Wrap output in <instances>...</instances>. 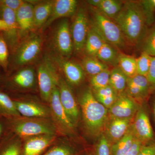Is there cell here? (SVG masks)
I'll use <instances>...</instances> for the list:
<instances>
[{"mask_svg":"<svg viewBox=\"0 0 155 155\" xmlns=\"http://www.w3.org/2000/svg\"><path fill=\"white\" fill-rule=\"evenodd\" d=\"M126 41L139 45L148 27L146 16L140 2L127 1L114 19Z\"/></svg>","mask_w":155,"mask_h":155,"instance_id":"6da1fadb","label":"cell"},{"mask_svg":"<svg viewBox=\"0 0 155 155\" xmlns=\"http://www.w3.org/2000/svg\"><path fill=\"white\" fill-rule=\"evenodd\" d=\"M79 104L87 132L94 137L101 135L109 116L108 109L97 101L91 88L87 89L81 94Z\"/></svg>","mask_w":155,"mask_h":155,"instance_id":"7a4b0ae2","label":"cell"},{"mask_svg":"<svg viewBox=\"0 0 155 155\" xmlns=\"http://www.w3.org/2000/svg\"><path fill=\"white\" fill-rule=\"evenodd\" d=\"M8 119L9 129L18 137H28L43 134L55 135L57 128L48 118L20 116Z\"/></svg>","mask_w":155,"mask_h":155,"instance_id":"3957f363","label":"cell"},{"mask_svg":"<svg viewBox=\"0 0 155 155\" xmlns=\"http://www.w3.org/2000/svg\"><path fill=\"white\" fill-rule=\"evenodd\" d=\"M42 44L41 33L33 32L23 38L14 53L10 55L8 71L9 69L13 71L35 60L40 53Z\"/></svg>","mask_w":155,"mask_h":155,"instance_id":"277c9868","label":"cell"},{"mask_svg":"<svg viewBox=\"0 0 155 155\" xmlns=\"http://www.w3.org/2000/svg\"><path fill=\"white\" fill-rule=\"evenodd\" d=\"M92 19L90 22L103 37L106 42L119 49L124 48L126 41L118 25L95 8L91 7Z\"/></svg>","mask_w":155,"mask_h":155,"instance_id":"5b68a950","label":"cell"},{"mask_svg":"<svg viewBox=\"0 0 155 155\" xmlns=\"http://www.w3.org/2000/svg\"><path fill=\"white\" fill-rule=\"evenodd\" d=\"M38 81L42 99L49 102L53 91L58 86L61 76L57 66L49 56L40 64L37 71Z\"/></svg>","mask_w":155,"mask_h":155,"instance_id":"8992f818","label":"cell"},{"mask_svg":"<svg viewBox=\"0 0 155 155\" xmlns=\"http://www.w3.org/2000/svg\"><path fill=\"white\" fill-rule=\"evenodd\" d=\"M51 45L56 54L65 58L72 55L74 51L71 27L69 20L65 18L57 23L53 30Z\"/></svg>","mask_w":155,"mask_h":155,"instance_id":"52a82bcc","label":"cell"},{"mask_svg":"<svg viewBox=\"0 0 155 155\" xmlns=\"http://www.w3.org/2000/svg\"><path fill=\"white\" fill-rule=\"evenodd\" d=\"M36 83L35 71L33 68H22L1 77L0 87L4 90L33 88Z\"/></svg>","mask_w":155,"mask_h":155,"instance_id":"ba28073f","label":"cell"},{"mask_svg":"<svg viewBox=\"0 0 155 155\" xmlns=\"http://www.w3.org/2000/svg\"><path fill=\"white\" fill-rule=\"evenodd\" d=\"M89 25L90 21L86 9L83 8L77 9L71 27L75 52L80 53L84 51Z\"/></svg>","mask_w":155,"mask_h":155,"instance_id":"9c48e42d","label":"cell"},{"mask_svg":"<svg viewBox=\"0 0 155 155\" xmlns=\"http://www.w3.org/2000/svg\"><path fill=\"white\" fill-rule=\"evenodd\" d=\"M49 103L51 116L57 130L62 133H72L75 126L67 116L60 101L58 86L53 91Z\"/></svg>","mask_w":155,"mask_h":155,"instance_id":"30bf717a","label":"cell"},{"mask_svg":"<svg viewBox=\"0 0 155 155\" xmlns=\"http://www.w3.org/2000/svg\"><path fill=\"white\" fill-rule=\"evenodd\" d=\"M0 19L4 20L8 25L7 30L1 33L8 45L11 55L21 41L19 28L16 20V12L2 5Z\"/></svg>","mask_w":155,"mask_h":155,"instance_id":"8fae6325","label":"cell"},{"mask_svg":"<svg viewBox=\"0 0 155 155\" xmlns=\"http://www.w3.org/2000/svg\"><path fill=\"white\" fill-rule=\"evenodd\" d=\"M140 107L137 101L124 91L118 94L115 103L108 110V114L115 118L133 119Z\"/></svg>","mask_w":155,"mask_h":155,"instance_id":"7c38bea8","label":"cell"},{"mask_svg":"<svg viewBox=\"0 0 155 155\" xmlns=\"http://www.w3.org/2000/svg\"><path fill=\"white\" fill-rule=\"evenodd\" d=\"M57 67L62 70L68 83L73 85L80 84L84 77L85 72L80 64L68 61L58 55L49 56Z\"/></svg>","mask_w":155,"mask_h":155,"instance_id":"4fadbf2b","label":"cell"},{"mask_svg":"<svg viewBox=\"0 0 155 155\" xmlns=\"http://www.w3.org/2000/svg\"><path fill=\"white\" fill-rule=\"evenodd\" d=\"M60 101L67 116L74 126L79 118V110L69 84L61 77L58 85Z\"/></svg>","mask_w":155,"mask_h":155,"instance_id":"5bb4252c","label":"cell"},{"mask_svg":"<svg viewBox=\"0 0 155 155\" xmlns=\"http://www.w3.org/2000/svg\"><path fill=\"white\" fill-rule=\"evenodd\" d=\"M131 128L135 138L144 145L152 142L153 128L146 111L140 107L134 118Z\"/></svg>","mask_w":155,"mask_h":155,"instance_id":"9a60e30c","label":"cell"},{"mask_svg":"<svg viewBox=\"0 0 155 155\" xmlns=\"http://www.w3.org/2000/svg\"><path fill=\"white\" fill-rule=\"evenodd\" d=\"M133 119H120L108 116L104 134L111 145L116 143L127 133Z\"/></svg>","mask_w":155,"mask_h":155,"instance_id":"2e32d148","label":"cell"},{"mask_svg":"<svg viewBox=\"0 0 155 155\" xmlns=\"http://www.w3.org/2000/svg\"><path fill=\"white\" fill-rule=\"evenodd\" d=\"M78 2L76 0L54 1L51 15L43 28L50 26L54 21L61 18H66L75 15Z\"/></svg>","mask_w":155,"mask_h":155,"instance_id":"e0dca14e","label":"cell"},{"mask_svg":"<svg viewBox=\"0 0 155 155\" xmlns=\"http://www.w3.org/2000/svg\"><path fill=\"white\" fill-rule=\"evenodd\" d=\"M34 5L25 1L16 12L20 39L27 36L34 28Z\"/></svg>","mask_w":155,"mask_h":155,"instance_id":"ac0fdd59","label":"cell"},{"mask_svg":"<svg viewBox=\"0 0 155 155\" xmlns=\"http://www.w3.org/2000/svg\"><path fill=\"white\" fill-rule=\"evenodd\" d=\"M14 104L20 116L28 118H48L51 116L50 108L31 101L14 99Z\"/></svg>","mask_w":155,"mask_h":155,"instance_id":"d6986e66","label":"cell"},{"mask_svg":"<svg viewBox=\"0 0 155 155\" xmlns=\"http://www.w3.org/2000/svg\"><path fill=\"white\" fill-rule=\"evenodd\" d=\"M55 135L43 134L31 137L25 141L23 155H39L54 141Z\"/></svg>","mask_w":155,"mask_h":155,"instance_id":"ffe728a7","label":"cell"},{"mask_svg":"<svg viewBox=\"0 0 155 155\" xmlns=\"http://www.w3.org/2000/svg\"><path fill=\"white\" fill-rule=\"evenodd\" d=\"M54 1L38 2L34 5V28L43 27L49 18Z\"/></svg>","mask_w":155,"mask_h":155,"instance_id":"44dd1931","label":"cell"},{"mask_svg":"<svg viewBox=\"0 0 155 155\" xmlns=\"http://www.w3.org/2000/svg\"><path fill=\"white\" fill-rule=\"evenodd\" d=\"M106 42L102 36L90 23L84 51L86 56L96 57L103 45Z\"/></svg>","mask_w":155,"mask_h":155,"instance_id":"7402d4cb","label":"cell"},{"mask_svg":"<svg viewBox=\"0 0 155 155\" xmlns=\"http://www.w3.org/2000/svg\"><path fill=\"white\" fill-rule=\"evenodd\" d=\"M20 116L13 98L0 87V117L10 119Z\"/></svg>","mask_w":155,"mask_h":155,"instance_id":"603a6c76","label":"cell"},{"mask_svg":"<svg viewBox=\"0 0 155 155\" xmlns=\"http://www.w3.org/2000/svg\"><path fill=\"white\" fill-rule=\"evenodd\" d=\"M21 144L18 137L9 131L0 143V155H20Z\"/></svg>","mask_w":155,"mask_h":155,"instance_id":"cb8c5ba5","label":"cell"},{"mask_svg":"<svg viewBox=\"0 0 155 155\" xmlns=\"http://www.w3.org/2000/svg\"><path fill=\"white\" fill-rule=\"evenodd\" d=\"M138 45L141 53L155 57V22L148 27Z\"/></svg>","mask_w":155,"mask_h":155,"instance_id":"d4e9b609","label":"cell"},{"mask_svg":"<svg viewBox=\"0 0 155 155\" xmlns=\"http://www.w3.org/2000/svg\"><path fill=\"white\" fill-rule=\"evenodd\" d=\"M130 127L127 133L118 142L112 145V155H125L131 148L136 140Z\"/></svg>","mask_w":155,"mask_h":155,"instance_id":"484cf974","label":"cell"},{"mask_svg":"<svg viewBox=\"0 0 155 155\" xmlns=\"http://www.w3.org/2000/svg\"><path fill=\"white\" fill-rule=\"evenodd\" d=\"M128 77L118 67L110 70L109 85L119 94L125 91Z\"/></svg>","mask_w":155,"mask_h":155,"instance_id":"4316f807","label":"cell"},{"mask_svg":"<svg viewBox=\"0 0 155 155\" xmlns=\"http://www.w3.org/2000/svg\"><path fill=\"white\" fill-rule=\"evenodd\" d=\"M119 54L113 46L106 42L97 54L96 58L107 65L116 66L118 65Z\"/></svg>","mask_w":155,"mask_h":155,"instance_id":"83f0119b","label":"cell"},{"mask_svg":"<svg viewBox=\"0 0 155 155\" xmlns=\"http://www.w3.org/2000/svg\"><path fill=\"white\" fill-rule=\"evenodd\" d=\"M81 65L84 72L91 77L109 69L107 65L100 61L96 57L86 56L82 60Z\"/></svg>","mask_w":155,"mask_h":155,"instance_id":"f1b7e54d","label":"cell"},{"mask_svg":"<svg viewBox=\"0 0 155 155\" xmlns=\"http://www.w3.org/2000/svg\"><path fill=\"white\" fill-rule=\"evenodd\" d=\"M123 4L122 1L117 0H101L96 8L108 18L114 19L121 11Z\"/></svg>","mask_w":155,"mask_h":155,"instance_id":"f546056e","label":"cell"},{"mask_svg":"<svg viewBox=\"0 0 155 155\" xmlns=\"http://www.w3.org/2000/svg\"><path fill=\"white\" fill-rule=\"evenodd\" d=\"M118 67L128 78L133 77L137 74L136 58L131 56L119 54Z\"/></svg>","mask_w":155,"mask_h":155,"instance_id":"4dcf8cb0","label":"cell"},{"mask_svg":"<svg viewBox=\"0 0 155 155\" xmlns=\"http://www.w3.org/2000/svg\"><path fill=\"white\" fill-rule=\"evenodd\" d=\"M110 70L109 69L91 76L90 83L93 91L97 90L109 85Z\"/></svg>","mask_w":155,"mask_h":155,"instance_id":"1f68e13d","label":"cell"},{"mask_svg":"<svg viewBox=\"0 0 155 155\" xmlns=\"http://www.w3.org/2000/svg\"><path fill=\"white\" fill-rule=\"evenodd\" d=\"M10 58L8 47L2 33H0V67L6 72L8 69Z\"/></svg>","mask_w":155,"mask_h":155,"instance_id":"d6a6232c","label":"cell"},{"mask_svg":"<svg viewBox=\"0 0 155 155\" xmlns=\"http://www.w3.org/2000/svg\"><path fill=\"white\" fill-rule=\"evenodd\" d=\"M152 57L145 53H141L136 61L137 74L146 77L150 66Z\"/></svg>","mask_w":155,"mask_h":155,"instance_id":"836d02e7","label":"cell"},{"mask_svg":"<svg viewBox=\"0 0 155 155\" xmlns=\"http://www.w3.org/2000/svg\"><path fill=\"white\" fill-rule=\"evenodd\" d=\"M112 145L104 134L100 136L96 146L94 155H112Z\"/></svg>","mask_w":155,"mask_h":155,"instance_id":"e575fe53","label":"cell"},{"mask_svg":"<svg viewBox=\"0 0 155 155\" xmlns=\"http://www.w3.org/2000/svg\"><path fill=\"white\" fill-rule=\"evenodd\" d=\"M146 16L148 25L149 26L154 22L155 0H145L140 2Z\"/></svg>","mask_w":155,"mask_h":155,"instance_id":"d590c367","label":"cell"},{"mask_svg":"<svg viewBox=\"0 0 155 155\" xmlns=\"http://www.w3.org/2000/svg\"><path fill=\"white\" fill-rule=\"evenodd\" d=\"M125 91V92L129 96L133 98L137 101V100L142 99L148 94L141 89L129 81L128 79Z\"/></svg>","mask_w":155,"mask_h":155,"instance_id":"8d00e7d4","label":"cell"},{"mask_svg":"<svg viewBox=\"0 0 155 155\" xmlns=\"http://www.w3.org/2000/svg\"><path fill=\"white\" fill-rule=\"evenodd\" d=\"M128 80L147 94L150 90L149 83L146 76L137 74L133 77L128 78Z\"/></svg>","mask_w":155,"mask_h":155,"instance_id":"74e56055","label":"cell"},{"mask_svg":"<svg viewBox=\"0 0 155 155\" xmlns=\"http://www.w3.org/2000/svg\"><path fill=\"white\" fill-rule=\"evenodd\" d=\"M43 155H74V151L69 147L61 145L54 147Z\"/></svg>","mask_w":155,"mask_h":155,"instance_id":"f35d334b","label":"cell"},{"mask_svg":"<svg viewBox=\"0 0 155 155\" xmlns=\"http://www.w3.org/2000/svg\"><path fill=\"white\" fill-rule=\"evenodd\" d=\"M94 95L95 98L102 97L112 96L118 95V94L110 85L97 90L93 91Z\"/></svg>","mask_w":155,"mask_h":155,"instance_id":"ab89813d","label":"cell"},{"mask_svg":"<svg viewBox=\"0 0 155 155\" xmlns=\"http://www.w3.org/2000/svg\"><path fill=\"white\" fill-rule=\"evenodd\" d=\"M146 77L150 90L155 89V57H152L150 66Z\"/></svg>","mask_w":155,"mask_h":155,"instance_id":"60d3db41","label":"cell"},{"mask_svg":"<svg viewBox=\"0 0 155 155\" xmlns=\"http://www.w3.org/2000/svg\"><path fill=\"white\" fill-rule=\"evenodd\" d=\"M2 5L16 12L25 1L22 0H1Z\"/></svg>","mask_w":155,"mask_h":155,"instance_id":"b9f144b4","label":"cell"},{"mask_svg":"<svg viewBox=\"0 0 155 155\" xmlns=\"http://www.w3.org/2000/svg\"><path fill=\"white\" fill-rule=\"evenodd\" d=\"M118 95L102 97H99L96 99L99 102L101 103L104 107L109 110L115 103Z\"/></svg>","mask_w":155,"mask_h":155,"instance_id":"7bdbcfd3","label":"cell"},{"mask_svg":"<svg viewBox=\"0 0 155 155\" xmlns=\"http://www.w3.org/2000/svg\"><path fill=\"white\" fill-rule=\"evenodd\" d=\"M137 155H155V141L144 145Z\"/></svg>","mask_w":155,"mask_h":155,"instance_id":"ee69618b","label":"cell"},{"mask_svg":"<svg viewBox=\"0 0 155 155\" xmlns=\"http://www.w3.org/2000/svg\"><path fill=\"white\" fill-rule=\"evenodd\" d=\"M144 145L141 141L136 139L131 148L125 155H137Z\"/></svg>","mask_w":155,"mask_h":155,"instance_id":"f6af8a7d","label":"cell"},{"mask_svg":"<svg viewBox=\"0 0 155 155\" xmlns=\"http://www.w3.org/2000/svg\"><path fill=\"white\" fill-rule=\"evenodd\" d=\"M7 130H9L8 119L0 117V143L3 140H1L2 138H5L4 136Z\"/></svg>","mask_w":155,"mask_h":155,"instance_id":"bcb514c9","label":"cell"},{"mask_svg":"<svg viewBox=\"0 0 155 155\" xmlns=\"http://www.w3.org/2000/svg\"><path fill=\"white\" fill-rule=\"evenodd\" d=\"M8 28V25L4 20L0 19V32L5 31Z\"/></svg>","mask_w":155,"mask_h":155,"instance_id":"7dc6e473","label":"cell"},{"mask_svg":"<svg viewBox=\"0 0 155 155\" xmlns=\"http://www.w3.org/2000/svg\"><path fill=\"white\" fill-rule=\"evenodd\" d=\"M101 2V0H89L87 1V2L89 5H90L91 7L95 8H97Z\"/></svg>","mask_w":155,"mask_h":155,"instance_id":"c3c4849f","label":"cell"},{"mask_svg":"<svg viewBox=\"0 0 155 155\" xmlns=\"http://www.w3.org/2000/svg\"><path fill=\"white\" fill-rule=\"evenodd\" d=\"M154 117L155 119V103L154 104Z\"/></svg>","mask_w":155,"mask_h":155,"instance_id":"681fc988","label":"cell"},{"mask_svg":"<svg viewBox=\"0 0 155 155\" xmlns=\"http://www.w3.org/2000/svg\"><path fill=\"white\" fill-rule=\"evenodd\" d=\"M1 6H2V4H1V1H0V10H1Z\"/></svg>","mask_w":155,"mask_h":155,"instance_id":"f907efd6","label":"cell"},{"mask_svg":"<svg viewBox=\"0 0 155 155\" xmlns=\"http://www.w3.org/2000/svg\"><path fill=\"white\" fill-rule=\"evenodd\" d=\"M1 77H2V75H0V82H1Z\"/></svg>","mask_w":155,"mask_h":155,"instance_id":"816d5d0a","label":"cell"}]
</instances>
